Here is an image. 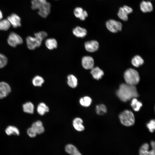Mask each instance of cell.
<instances>
[{
	"label": "cell",
	"instance_id": "1",
	"mask_svg": "<svg viewBox=\"0 0 155 155\" xmlns=\"http://www.w3.org/2000/svg\"><path fill=\"white\" fill-rule=\"evenodd\" d=\"M116 94L120 100L123 102H127L134 98H137L139 96L135 86L126 83H123L120 85Z\"/></svg>",
	"mask_w": 155,
	"mask_h": 155
},
{
	"label": "cell",
	"instance_id": "2",
	"mask_svg": "<svg viewBox=\"0 0 155 155\" xmlns=\"http://www.w3.org/2000/svg\"><path fill=\"white\" fill-rule=\"evenodd\" d=\"M31 4L32 9H38V13L42 18H46L50 13L51 4L46 0H32Z\"/></svg>",
	"mask_w": 155,
	"mask_h": 155
},
{
	"label": "cell",
	"instance_id": "3",
	"mask_svg": "<svg viewBox=\"0 0 155 155\" xmlns=\"http://www.w3.org/2000/svg\"><path fill=\"white\" fill-rule=\"evenodd\" d=\"M124 77L126 83L130 85L135 86L140 82L139 73L133 69L129 68L126 70L124 73Z\"/></svg>",
	"mask_w": 155,
	"mask_h": 155
},
{
	"label": "cell",
	"instance_id": "4",
	"mask_svg": "<svg viewBox=\"0 0 155 155\" xmlns=\"http://www.w3.org/2000/svg\"><path fill=\"white\" fill-rule=\"evenodd\" d=\"M119 118L121 123L126 126H132L135 122L134 115L129 110H125L121 113L119 114Z\"/></svg>",
	"mask_w": 155,
	"mask_h": 155
},
{
	"label": "cell",
	"instance_id": "5",
	"mask_svg": "<svg viewBox=\"0 0 155 155\" xmlns=\"http://www.w3.org/2000/svg\"><path fill=\"white\" fill-rule=\"evenodd\" d=\"M34 35V37L28 36L26 38L27 46L30 50H34L36 48L40 47L43 40L38 32L35 33Z\"/></svg>",
	"mask_w": 155,
	"mask_h": 155
},
{
	"label": "cell",
	"instance_id": "6",
	"mask_svg": "<svg viewBox=\"0 0 155 155\" xmlns=\"http://www.w3.org/2000/svg\"><path fill=\"white\" fill-rule=\"evenodd\" d=\"M105 24L107 29L113 33L118 32L122 30L123 25L121 23L114 19L108 20L106 21Z\"/></svg>",
	"mask_w": 155,
	"mask_h": 155
},
{
	"label": "cell",
	"instance_id": "7",
	"mask_svg": "<svg viewBox=\"0 0 155 155\" xmlns=\"http://www.w3.org/2000/svg\"><path fill=\"white\" fill-rule=\"evenodd\" d=\"M23 42L22 38L14 32H11L10 33L7 39L8 44L13 47H15L18 45L22 44Z\"/></svg>",
	"mask_w": 155,
	"mask_h": 155
},
{
	"label": "cell",
	"instance_id": "8",
	"mask_svg": "<svg viewBox=\"0 0 155 155\" xmlns=\"http://www.w3.org/2000/svg\"><path fill=\"white\" fill-rule=\"evenodd\" d=\"M152 148L150 150L149 145L147 143L143 144L139 150V155H155V142L152 141L150 142Z\"/></svg>",
	"mask_w": 155,
	"mask_h": 155
},
{
	"label": "cell",
	"instance_id": "9",
	"mask_svg": "<svg viewBox=\"0 0 155 155\" xmlns=\"http://www.w3.org/2000/svg\"><path fill=\"white\" fill-rule=\"evenodd\" d=\"M11 88L9 85L4 82H0V99L3 98L10 93Z\"/></svg>",
	"mask_w": 155,
	"mask_h": 155
},
{
	"label": "cell",
	"instance_id": "10",
	"mask_svg": "<svg viewBox=\"0 0 155 155\" xmlns=\"http://www.w3.org/2000/svg\"><path fill=\"white\" fill-rule=\"evenodd\" d=\"M83 120L80 117H75L72 121V125L73 128L76 131L82 132L84 130L85 127L84 125Z\"/></svg>",
	"mask_w": 155,
	"mask_h": 155
},
{
	"label": "cell",
	"instance_id": "11",
	"mask_svg": "<svg viewBox=\"0 0 155 155\" xmlns=\"http://www.w3.org/2000/svg\"><path fill=\"white\" fill-rule=\"evenodd\" d=\"M82 63L83 67L86 69H92L94 66V61L91 57L86 56L83 57L82 60Z\"/></svg>",
	"mask_w": 155,
	"mask_h": 155
},
{
	"label": "cell",
	"instance_id": "12",
	"mask_svg": "<svg viewBox=\"0 0 155 155\" xmlns=\"http://www.w3.org/2000/svg\"><path fill=\"white\" fill-rule=\"evenodd\" d=\"M140 9L143 13H150L153 10V4L150 1H142L140 5Z\"/></svg>",
	"mask_w": 155,
	"mask_h": 155
},
{
	"label": "cell",
	"instance_id": "13",
	"mask_svg": "<svg viewBox=\"0 0 155 155\" xmlns=\"http://www.w3.org/2000/svg\"><path fill=\"white\" fill-rule=\"evenodd\" d=\"M86 50L89 52H94L97 51L99 46L98 43L97 41L92 40L86 42L84 44Z\"/></svg>",
	"mask_w": 155,
	"mask_h": 155
},
{
	"label": "cell",
	"instance_id": "14",
	"mask_svg": "<svg viewBox=\"0 0 155 155\" xmlns=\"http://www.w3.org/2000/svg\"><path fill=\"white\" fill-rule=\"evenodd\" d=\"M7 19L10 22L11 25L14 28H17L21 26L20 18L15 13H12L8 16Z\"/></svg>",
	"mask_w": 155,
	"mask_h": 155
},
{
	"label": "cell",
	"instance_id": "15",
	"mask_svg": "<svg viewBox=\"0 0 155 155\" xmlns=\"http://www.w3.org/2000/svg\"><path fill=\"white\" fill-rule=\"evenodd\" d=\"M73 13L75 16L79 18L81 20H84L88 16L86 11L84 10L80 7H76L74 9Z\"/></svg>",
	"mask_w": 155,
	"mask_h": 155
},
{
	"label": "cell",
	"instance_id": "16",
	"mask_svg": "<svg viewBox=\"0 0 155 155\" xmlns=\"http://www.w3.org/2000/svg\"><path fill=\"white\" fill-rule=\"evenodd\" d=\"M31 127L35 131L37 134H41L45 131V128L42 121L37 120L34 122L32 124Z\"/></svg>",
	"mask_w": 155,
	"mask_h": 155
},
{
	"label": "cell",
	"instance_id": "17",
	"mask_svg": "<svg viewBox=\"0 0 155 155\" xmlns=\"http://www.w3.org/2000/svg\"><path fill=\"white\" fill-rule=\"evenodd\" d=\"M49 107L44 102H41L38 105L37 111L38 113L41 116H43L49 112Z\"/></svg>",
	"mask_w": 155,
	"mask_h": 155
},
{
	"label": "cell",
	"instance_id": "18",
	"mask_svg": "<svg viewBox=\"0 0 155 155\" xmlns=\"http://www.w3.org/2000/svg\"><path fill=\"white\" fill-rule=\"evenodd\" d=\"M73 34L76 37L79 38H84L87 34L86 30L80 26H77L72 31Z\"/></svg>",
	"mask_w": 155,
	"mask_h": 155
},
{
	"label": "cell",
	"instance_id": "19",
	"mask_svg": "<svg viewBox=\"0 0 155 155\" xmlns=\"http://www.w3.org/2000/svg\"><path fill=\"white\" fill-rule=\"evenodd\" d=\"M90 73L94 79L98 80L101 79L104 75L103 71L97 67L92 69Z\"/></svg>",
	"mask_w": 155,
	"mask_h": 155
},
{
	"label": "cell",
	"instance_id": "20",
	"mask_svg": "<svg viewBox=\"0 0 155 155\" xmlns=\"http://www.w3.org/2000/svg\"><path fill=\"white\" fill-rule=\"evenodd\" d=\"M67 83L70 87L75 88L78 86V80L75 76L72 74H70L67 77Z\"/></svg>",
	"mask_w": 155,
	"mask_h": 155
},
{
	"label": "cell",
	"instance_id": "21",
	"mask_svg": "<svg viewBox=\"0 0 155 155\" xmlns=\"http://www.w3.org/2000/svg\"><path fill=\"white\" fill-rule=\"evenodd\" d=\"M92 100L88 96H84L80 98L79 100L80 105L84 107H88L91 104Z\"/></svg>",
	"mask_w": 155,
	"mask_h": 155
},
{
	"label": "cell",
	"instance_id": "22",
	"mask_svg": "<svg viewBox=\"0 0 155 155\" xmlns=\"http://www.w3.org/2000/svg\"><path fill=\"white\" fill-rule=\"evenodd\" d=\"M22 108L23 111L26 113L32 114L34 113V106L31 102H27L24 104Z\"/></svg>",
	"mask_w": 155,
	"mask_h": 155
},
{
	"label": "cell",
	"instance_id": "23",
	"mask_svg": "<svg viewBox=\"0 0 155 155\" xmlns=\"http://www.w3.org/2000/svg\"><path fill=\"white\" fill-rule=\"evenodd\" d=\"M45 44L47 48L49 50L56 49L57 46V43L56 40L53 38L47 39L45 42Z\"/></svg>",
	"mask_w": 155,
	"mask_h": 155
},
{
	"label": "cell",
	"instance_id": "24",
	"mask_svg": "<svg viewBox=\"0 0 155 155\" xmlns=\"http://www.w3.org/2000/svg\"><path fill=\"white\" fill-rule=\"evenodd\" d=\"M6 134L8 135H19L20 132L18 129L16 127L13 126H8L5 130Z\"/></svg>",
	"mask_w": 155,
	"mask_h": 155
},
{
	"label": "cell",
	"instance_id": "25",
	"mask_svg": "<svg viewBox=\"0 0 155 155\" xmlns=\"http://www.w3.org/2000/svg\"><path fill=\"white\" fill-rule=\"evenodd\" d=\"M131 62L133 66L136 67H138L143 64L144 61L141 57L139 55H137L132 59Z\"/></svg>",
	"mask_w": 155,
	"mask_h": 155
},
{
	"label": "cell",
	"instance_id": "26",
	"mask_svg": "<svg viewBox=\"0 0 155 155\" xmlns=\"http://www.w3.org/2000/svg\"><path fill=\"white\" fill-rule=\"evenodd\" d=\"M131 105L134 111H138L142 106V104L136 98H134L131 99Z\"/></svg>",
	"mask_w": 155,
	"mask_h": 155
},
{
	"label": "cell",
	"instance_id": "27",
	"mask_svg": "<svg viewBox=\"0 0 155 155\" xmlns=\"http://www.w3.org/2000/svg\"><path fill=\"white\" fill-rule=\"evenodd\" d=\"M44 82V80L43 78L39 75L35 76L32 80L33 85L35 87L41 86Z\"/></svg>",
	"mask_w": 155,
	"mask_h": 155
},
{
	"label": "cell",
	"instance_id": "28",
	"mask_svg": "<svg viewBox=\"0 0 155 155\" xmlns=\"http://www.w3.org/2000/svg\"><path fill=\"white\" fill-rule=\"evenodd\" d=\"M117 15L119 18L124 21H127L128 19V15L124 10L122 7H120L119 9Z\"/></svg>",
	"mask_w": 155,
	"mask_h": 155
},
{
	"label": "cell",
	"instance_id": "29",
	"mask_svg": "<svg viewBox=\"0 0 155 155\" xmlns=\"http://www.w3.org/2000/svg\"><path fill=\"white\" fill-rule=\"evenodd\" d=\"M11 24L7 19L0 20V30L3 31L8 30L10 28Z\"/></svg>",
	"mask_w": 155,
	"mask_h": 155
},
{
	"label": "cell",
	"instance_id": "30",
	"mask_svg": "<svg viewBox=\"0 0 155 155\" xmlns=\"http://www.w3.org/2000/svg\"><path fill=\"white\" fill-rule=\"evenodd\" d=\"M107 108L103 104H100L96 106L95 111L96 113L99 115H102L106 113L107 112Z\"/></svg>",
	"mask_w": 155,
	"mask_h": 155
},
{
	"label": "cell",
	"instance_id": "31",
	"mask_svg": "<svg viewBox=\"0 0 155 155\" xmlns=\"http://www.w3.org/2000/svg\"><path fill=\"white\" fill-rule=\"evenodd\" d=\"M65 151L71 155H72L79 151L75 146L71 144L67 145L65 147Z\"/></svg>",
	"mask_w": 155,
	"mask_h": 155
},
{
	"label": "cell",
	"instance_id": "32",
	"mask_svg": "<svg viewBox=\"0 0 155 155\" xmlns=\"http://www.w3.org/2000/svg\"><path fill=\"white\" fill-rule=\"evenodd\" d=\"M7 62L8 59L6 56L0 53V68H3L6 66Z\"/></svg>",
	"mask_w": 155,
	"mask_h": 155
},
{
	"label": "cell",
	"instance_id": "33",
	"mask_svg": "<svg viewBox=\"0 0 155 155\" xmlns=\"http://www.w3.org/2000/svg\"><path fill=\"white\" fill-rule=\"evenodd\" d=\"M147 127L150 131L151 133L154 132L155 129V121L154 119L150 121L147 124Z\"/></svg>",
	"mask_w": 155,
	"mask_h": 155
},
{
	"label": "cell",
	"instance_id": "34",
	"mask_svg": "<svg viewBox=\"0 0 155 155\" xmlns=\"http://www.w3.org/2000/svg\"><path fill=\"white\" fill-rule=\"evenodd\" d=\"M27 132L28 135L32 138L35 137L37 134L34 130L31 127L28 129Z\"/></svg>",
	"mask_w": 155,
	"mask_h": 155
},
{
	"label": "cell",
	"instance_id": "35",
	"mask_svg": "<svg viewBox=\"0 0 155 155\" xmlns=\"http://www.w3.org/2000/svg\"><path fill=\"white\" fill-rule=\"evenodd\" d=\"M122 7L128 15L132 13L133 11V9L131 7L127 5H124Z\"/></svg>",
	"mask_w": 155,
	"mask_h": 155
},
{
	"label": "cell",
	"instance_id": "36",
	"mask_svg": "<svg viewBox=\"0 0 155 155\" xmlns=\"http://www.w3.org/2000/svg\"><path fill=\"white\" fill-rule=\"evenodd\" d=\"M72 155H82L79 151L78 152L73 154Z\"/></svg>",
	"mask_w": 155,
	"mask_h": 155
},
{
	"label": "cell",
	"instance_id": "37",
	"mask_svg": "<svg viewBox=\"0 0 155 155\" xmlns=\"http://www.w3.org/2000/svg\"><path fill=\"white\" fill-rule=\"evenodd\" d=\"M3 18V15L2 13L0 10V20H1Z\"/></svg>",
	"mask_w": 155,
	"mask_h": 155
},
{
	"label": "cell",
	"instance_id": "38",
	"mask_svg": "<svg viewBox=\"0 0 155 155\" xmlns=\"http://www.w3.org/2000/svg\"></svg>",
	"mask_w": 155,
	"mask_h": 155
}]
</instances>
